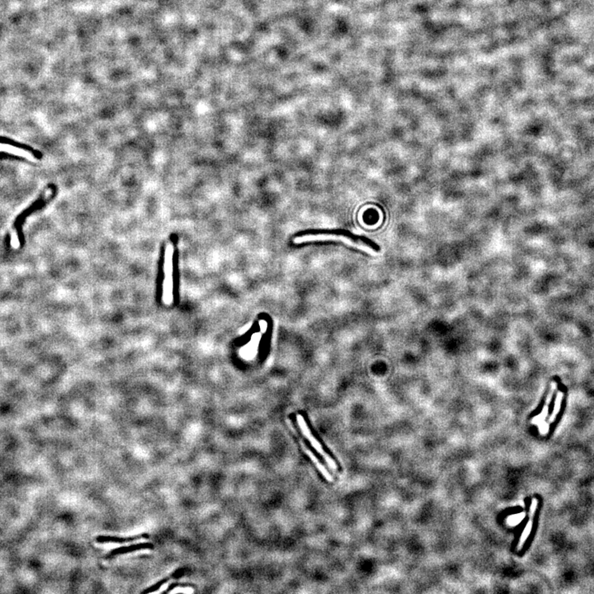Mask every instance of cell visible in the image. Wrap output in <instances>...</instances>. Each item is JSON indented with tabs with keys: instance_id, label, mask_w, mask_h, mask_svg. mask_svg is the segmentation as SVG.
Masks as SVG:
<instances>
[{
	"instance_id": "6da1fadb",
	"label": "cell",
	"mask_w": 594,
	"mask_h": 594,
	"mask_svg": "<svg viewBox=\"0 0 594 594\" xmlns=\"http://www.w3.org/2000/svg\"><path fill=\"white\" fill-rule=\"evenodd\" d=\"M327 240L342 241L348 246L356 248L367 247L376 252H379L380 250L377 243L367 237L358 236L347 230H309V232L303 233L295 237L293 241L295 243H301L312 241Z\"/></svg>"
},
{
	"instance_id": "7a4b0ae2",
	"label": "cell",
	"mask_w": 594,
	"mask_h": 594,
	"mask_svg": "<svg viewBox=\"0 0 594 594\" xmlns=\"http://www.w3.org/2000/svg\"><path fill=\"white\" fill-rule=\"evenodd\" d=\"M172 250H168L164 259V277L163 282L162 300L164 305H169L173 302V277H172Z\"/></svg>"
},
{
	"instance_id": "3957f363",
	"label": "cell",
	"mask_w": 594,
	"mask_h": 594,
	"mask_svg": "<svg viewBox=\"0 0 594 594\" xmlns=\"http://www.w3.org/2000/svg\"><path fill=\"white\" fill-rule=\"evenodd\" d=\"M296 420H297L299 426H300V429H301L303 434L309 440V442L311 443L312 446H314V448L316 449V451H318L322 456L323 458H325V462H327L329 467H331L333 470H337L338 466L336 465L335 462L330 458V456L328 455L327 453L324 451L321 444L316 440L314 436L312 435L311 432L309 430V427L307 426V424L305 423L304 417L301 414H298V415L296 416Z\"/></svg>"
},
{
	"instance_id": "277c9868",
	"label": "cell",
	"mask_w": 594,
	"mask_h": 594,
	"mask_svg": "<svg viewBox=\"0 0 594 594\" xmlns=\"http://www.w3.org/2000/svg\"><path fill=\"white\" fill-rule=\"evenodd\" d=\"M148 533H142V534L136 535L135 537H112V536H99L96 538V541L98 543H126V542H131V541H137V540L142 539V538H149Z\"/></svg>"
},
{
	"instance_id": "5b68a950",
	"label": "cell",
	"mask_w": 594,
	"mask_h": 594,
	"mask_svg": "<svg viewBox=\"0 0 594 594\" xmlns=\"http://www.w3.org/2000/svg\"><path fill=\"white\" fill-rule=\"evenodd\" d=\"M154 549V545L150 542H146V543L135 544V545H130V546H122V547L116 548L114 550H112L109 553V556H114L117 554H125V553L132 552L135 550H151Z\"/></svg>"
},
{
	"instance_id": "8992f818",
	"label": "cell",
	"mask_w": 594,
	"mask_h": 594,
	"mask_svg": "<svg viewBox=\"0 0 594 594\" xmlns=\"http://www.w3.org/2000/svg\"><path fill=\"white\" fill-rule=\"evenodd\" d=\"M9 153L11 155H18L21 157L26 158V159H30V160H33L34 155L28 152V151H25L23 149L18 148L15 146H10L8 144L0 143V152Z\"/></svg>"
},
{
	"instance_id": "52a82bcc",
	"label": "cell",
	"mask_w": 594,
	"mask_h": 594,
	"mask_svg": "<svg viewBox=\"0 0 594 594\" xmlns=\"http://www.w3.org/2000/svg\"><path fill=\"white\" fill-rule=\"evenodd\" d=\"M184 572H185V569H184V568H183V569H179V570H176L175 572L171 574V576L166 577V578H164V579H161V580L158 581L157 583H155V584H153V585L150 586V587L146 588V589L144 590V591H142V593H151V592L157 591V590H159V588L162 587V586L164 585V584H165L167 582H168V581L170 580L171 578H173V577H174V578H177L178 579V578H179V577L183 576V575L184 574Z\"/></svg>"
},
{
	"instance_id": "ba28073f",
	"label": "cell",
	"mask_w": 594,
	"mask_h": 594,
	"mask_svg": "<svg viewBox=\"0 0 594 594\" xmlns=\"http://www.w3.org/2000/svg\"><path fill=\"white\" fill-rule=\"evenodd\" d=\"M305 453H306V454L309 456V458L311 459L312 462H314L315 465L317 466V468H318L319 471H321V472L322 473L323 475H324V476L326 478V479L330 482L333 481V477H332V475H330V474L329 473V471H328L327 470L325 469V466L321 464V462H320L318 458H316V456L313 454V452H312L311 451H309V449H305Z\"/></svg>"
},
{
	"instance_id": "9c48e42d",
	"label": "cell",
	"mask_w": 594,
	"mask_h": 594,
	"mask_svg": "<svg viewBox=\"0 0 594 594\" xmlns=\"http://www.w3.org/2000/svg\"><path fill=\"white\" fill-rule=\"evenodd\" d=\"M194 587V585H192V583H171L170 585L168 586V588H167V589H166V590H164V592H162V593H163V594L168 593V592H170L171 591H172V590L174 589V588H176V587Z\"/></svg>"
},
{
	"instance_id": "30bf717a",
	"label": "cell",
	"mask_w": 594,
	"mask_h": 594,
	"mask_svg": "<svg viewBox=\"0 0 594 594\" xmlns=\"http://www.w3.org/2000/svg\"><path fill=\"white\" fill-rule=\"evenodd\" d=\"M531 530H532V521H529L528 525H527L526 528H525V530H524L523 533H522V535H521V540H520V544H519V547H521V546H522V544L525 542V541H526L528 536H529V534H530Z\"/></svg>"
},
{
	"instance_id": "8fae6325",
	"label": "cell",
	"mask_w": 594,
	"mask_h": 594,
	"mask_svg": "<svg viewBox=\"0 0 594 594\" xmlns=\"http://www.w3.org/2000/svg\"><path fill=\"white\" fill-rule=\"evenodd\" d=\"M562 399H563V393L561 392V393H560L559 395H558V396H557L556 401H555V403H554V410H553V414L551 415V417H554V415H556L557 413H558V412H559Z\"/></svg>"
}]
</instances>
